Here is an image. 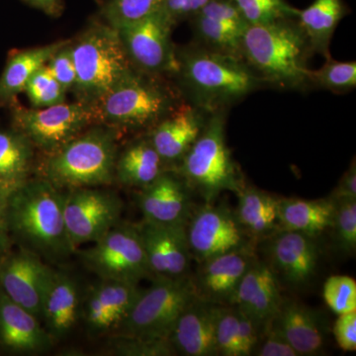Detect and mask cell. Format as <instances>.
I'll list each match as a JSON object with an SVG mask.
<instances>
[{"instance_id":"obj_26","label":"cell","mask_w":356,"mask_h":356,"mask_svg":"<svg viewBox=\"0 0 356 356\" xmlns=\"http://www.w3.org/2000/svg\"><path fill=\"white\" fill-rule=\"evenodd\" d=\"M67 41L56 42L36 48L15 50L9 53L0 76V108L9 106L24 91L28 81L60 50Z\"/></svg>"},{"instance_id":"obj_25","label":"cell","mask_w":356,"mask_h":356,"mask_svg":"<svg viewBox=\"0 0 356 356\" xmlns=\"http://www.w3.org/2000/svg\"><path fill=\"white\" fill-rule=\"evenodd\" d=\"M236 196V219L254 242L264 240L280 231V197L247 184Z\"/></svg>"},{"instance_id":"obj_16","label":"cell","mask_w":356,"mask_h":356,"mask_svg":"<svg viewBox=\"0 0 356 356\" xmlns=\"http://www.w3.org/2000/svg\"><path fill=\"white\" fill-rule=\"evenodd\" d=\"M257 259L254 247H250L200 262L191 276L196 298L214 305H231L241 281Z\"/></svg>"},{"instance_id":"obj_1","label":"cell","mask_w":356,"mask_h":356,"mask_svg":"<svg viewBox=\"0 0 356 356\" xmlns=\"http://www.w3.org/2000/svg\"><path fill=\"white\" fill-rule=\"evenodd\" d=\"M65 191L50 182L29 179L16 187L7 202L3 222L13 243L58 264L76 252L64 216Z\"/></svg>"},{"instance_id":"obj_27","label":"cell","mask_w":356,"mask_h":356,"mask_svg":"<svg viewBox=\"0 0 356 356\" xmlns=\"http://www.w3.org/2000/svg\"><path fill=\"white\" fill-rule=\"evenodd\" d=\"M334 213V203L330 198H280V229L300 232L318 238L331 229Z\"/></svg>"},{"instance_id":"obj_39","label":"cell","mask_w":356,"mask_h":356,"mask_svg":"<svg viewBox=\"0 0 356 356\" xmlns=\"http://www.w3.org/2000/svg\"><path fill=\"white\" fill-rule=\"evenodd\" d=\"M215 337L218 355L241 356L238 315L232 305H217Z\"/></svg>"},{"instance_id":"obj_34","label":"cell","mask_w":356,"mask_h":356,"mask_svg":"<svg viewBox=\"0 0 356 356\" xmlns=\"http://www.w3.org/2000/svg\"><path fill=\"white\" fill-rule=\"evenodd\" d=\"M248 25L266 24L287 18H297L299 9L286 0H233Z\"/></svg>"},{"instance_id":"obj_43","label":"cell","mask_w":356,"mask_h":356,"mask_svg":"<svg viewBox=\"0 0 356 356\" xmlns=\"http://www.w3.org/2000/svg\"><path fill=\"white\" fill-rule=\"evenodd\" d=\"M196 14L220 21L242 32L245 31L248 26V23L243 19L242 14L236 8L233 0H210Z\"/></svg>"},{"instance_id":"obj_13","label":"cell","mask_w":356,"mask_h":356,"mask_svg":"<svg viewBox=\"0 0 356 356\" xmlns=\"http://www.w3.org/2000/svg\"><path fill=\"white\" fill-rule=\"evenodd\" d=\"M186 236L192 259L198 264L217 255L254 247V243L241 226L235 211L214 203H204L194 209L186 225Z\"/></svg>"},{"instance_id":"obj_36","label":"cell","mask_w":356,"mask_h":356,"mask_svg":"<svg viewBox=\"0 0 356 356\" xmlns=\"http://www.w3.org/2000/svg\"><path fill=\"white\" fill-rule=\"evenodd\" d=\"M165 0H110L103 8L106 24L115 29L143 19L163 6Z\"/></svg>"},{"instance_id":"obj_32","label":"cell","mask_w":356,"mask_h":356,"mask_svg":"<svg viewBox=\"0 0 356 356\" xmlns=\"http://www.w3.org/2000/svg\"><path fill=\"white\" fill-rule=\"evenodd\" d=\"M95 288L111 314L114 330L132 310L143 291L139 284L113 280H100Z\"/></svg>"},{"instance_id":"obj_3","label":"cell","mask_w":356,"mask_h":356,"mask_svg":"<svg viewBox=\"0 0 356 356\" xmlns=\"http://www.w3.org/2000/svg\"><path fill=\"white\" fill-rule=\"evenodd\" d=\"M177 57L180 86L191 104L207 114L226 110L264 84L242 58L197 42L177 50Z\"/></svg>"},{"instance_id":"obj_46","label":"cell","mask_w":356,"mask_h":356,"mask_svg":"<svg viewBox=\"0 0 356 356\" xmlns=\"http://www.w3.org/2000/svg\"><path fill=\"white\" fill-rule=\"evenodd\" d=\"M210 0H165L161 10L173 24L191 18L198 13Z\"/></svg>"},{"instance_id":"obj_20","label":"cell","mask_w":356,"mask_h":356,"mask_svg":"<svg viewBox=\"0 0 356 356\" xmlns=\"http://www.w3.org/2000/svg\"><path fill=\"white\" fill-rule=\"evenodd\" d=\"M54 341L38 318L0 289V350L10 355H39L50 350Z\"/></svg>"},{"instance_id":"obj_47","label":"cell","mask_w":356,"mask_h":356,"mask_svg":"<svg viewBox=\"0 0 356 356\" xmlns=\"http://www.w3.org/2000/svg\"><path fill=\"white\" fill-rule=\"evenodd\" d=\"M261 337H262V341L261 344H257L259 350H255V355L259 356H299L298 353L283 337L276 334L273 330L264 329Z\"/></svg>"},{"instance_id":"obj_19","label":"cell","mask_w":356,"mask_h":356,"mask_svg":"<svg viewBox=\"0 0 356 356\" xmlns=\"http://www.w3.org/2000/svg\"><path fill=\"white\" fill-rule=\"evenodd\" d=\"M206 115L191 103H184L152 129L149 140L166 166L180 163L202 132Z\"/></svg>"},{"instance_id":"obj_2","label":"cell","mask_w":356,"mask_h":356,"mask_svg":"<svg viewBox=\"0 0 356 356\" xmlns=\"http://www.w3.org/2000/svg\"><path fill=\"white\" fill-rule=\"evenodd\" d=\"M313 54L297 18L248 25L241 41V58L262 83L287 90L311 88L307 63Z\"/></svg>"},{"instance_id":"obj_5","label":"cell","mask_w":356,"mask_h":356,"mask_svg":"<svg viewBox=\"0 0 356 356\" xmlns=\"http://www.w3.org/2000/svg\"><path fill=\"white\" fill-rule=\"evenodd\" d=\"M116 139V132L108 127L81 133L46 154L39 168L42 178L62 191L111 184L118 156Z\"/></svg>"},{"instance_id":"obj_6","label":"cell","mask_w":356,"mask_h":356,"mask_svg":"<svg viewBox=\"0 0 356 356\" xmlns=\"http://www.w3.org/2000/svg\"><path fill=\"white\" fill-rule=\"evenodd\" d=\"M204 203H214L222 192L238 193L245 182L226 140V110L208 114L202 132L175 170Z\"/></svg>"},{"instance_id":"obj_35","label":"cell","mask_w":356,"mask_h":356,"mask_svg":"<svg viewBox=\"0 0 356 356\" xmlns=\"http://www.w3.org/2000/svg\"><path fill=\"white\" fill-rule=\"evenodd\" d=\"M334 219L330 231L339 252L353 254L356 250V199L334 201Z\"/></svg>"},{"instance_id":"obj_7","label":"cell","mask_w":356,"mask_h":356,"mask_svg":"<svg viewBox=\"0 0 356 356\" xmlns=\"http://www.w3.org/2000/svg\"><path fill=\"white\" fill-rule=\"evenodd\" d=\"M79 102L92 104L136 70L129 60L117 29L108 24L89 26L70 42Z\"/></svg>"},{"instance_id":"obj_41","label":"cell","mask_w":356,"mask_h":356,"mask_svg":"<svg viewBox=\"0 0 356 356\" xmlns=\"http://www.w3.org/2000/svg\"><path fill=\"white\" fill-rule=\"evenodd\" d=\"M83 316L91 334H102L114 330L111 314L95 286L90 288L84 299Z\"/></svg>"},{"instance_id":"obj_50","label":"cell","mask_w":356,"mask_h":356,"mask_svg":"<svg viewBox=\"0 0 356 356\" xmlns=\"http://www.w3.org/2000/svg\"><path fill=\"white\" fill-rule=\"evenodd\" d=\"M13 248V242L9 236L6 225L3 222H0V262Z\"/></svg>"},{"instance_id":"obj_51","label":"cell","mask_w":356,"mask_h":356,"mask_svg":"<svg viewBox=\"0 0 356 356\" xmlns=\"http://www.w3.org/2000/svg\"><path fill=\"white\" fill-rule=\"evenodd\" d=\"M14 189L15 188H10L6 185L0 184V222H3L7 202H8L9 196Z\"/></svg>"},{"instance_id":"obj_28","label":"cell","mask_w":356,"mask_h":356,"mask_svg":"<svg viewBox=\"0 0 356 356\" xmlns=\"http://www.w3.org/2000/svg\"><path fill=\"white\" fill-rule=\"evenodd\" d=\"M151 140H136L117 156L115 178L129 187L143 188L168 170Z\"/></svg>"},{"instance_id":"obj_14","label":"cell","mask_w":356,"mask_h":356,"mask_svg":"<svg viewBox=\"0 0 356 356\" xmlns=\"http://www.w3.org/2000/svg\"><path fill=\"white\" fill-rule=\"evenodd\" d=\"M266 264L280 285L297 290L310 284L321 259L318 238L296 231L280 229L264 238Z\"/></svg>"},{"instance_id":"obj_33","label":"cell","mask_w":356,"mask_h":356,"mask_svg":"<svg viewBox=\"0 0 356 356\" xmlns=\"http://www.w3.org/2000/svg\"><path fill=\"white\" fill-rule=\"evenodd\" d=\"M310 86L325 89L334 93H344L356 86V63L339 62L332 57L325 58L321 69L309 70Z\"/></svg>"},{"instance_id":"obj_8","label":"cell","mask_w":356,"mask_h":356,"mask_svg":"<svg viewBox=\"0 0 356 356\" xmlns=\"http://www.w3.org/2000/svg\"><path fill=\"white\" fill-rule=\"evenodd\" d=\"M153 281V285L143 290L132 310L117 325L114 337L168 339L178 316L195 298L191 276Z\"/></svg>"},{"instance_id":"obj_23","label":"cell","mask_w":356,"mask_h":356,"mask_svg":"<svg viewBox=\"0 0 356 356\" xmlns=\"http://www.w3.org/2000/svg\"><path fill=\"white\" fill-rule=\"evenodd\" d=\"M79 308L81 294L76 280L65 271L51 267L42 303L41 321L54 341L67 336L74 329Z\"/></svg>"},{"instance_id":"obj_48","label":"cell","mask_w":356,"mask_h":356,"mask_svg":"<svg viewBox=\"0 0 356 356\" xmlns=\"http://www.w3.org/2000/svg\"><path fill=\"white\" fill-rule=\"evenodd\" d=\"M332 201L343 200V199H356V163L355 159L351 161L348 170L343 173L339 184L330 194Z\"/></svg>"},{"instance_id":"obj_11","label":"cell","mask_w":356,"mask_h":356,"mask_svg":"<svg viewBox=\"0 0 356 356\" xmlns=\"http://www.w3.org/2000/svg\"><path fill=\"white\" fill-rule=\"evenodd\" d=\"M175 26L159 11L117 29L131 64L136 70L152 76L175 74L177 50L172 41Z\"/></svg>"},{"instance_id":"obj_12","label":"cell","mask_w":356,"mask_h":356,"mask_svg":"<svg viewBox=\"0 0 356 356\" xmlns=\"http://www.w3.org/2000/svg\"><path fill=\"white\" fill-rule=\"evenodd\" d=\"M123 203L116 193L97 187L65 191L64 216L72 247L97 242L121 222Z\"/></svg>"},{"instance_id":"obj_42","label":"cell","mask_w":356,"mask_h":356,"mask_svg":"<svg viewBox=\"0 0 356 356\" xmlns=\"http://www.w3.org/2000/svg\"><path fill=\"white\" fill-rule=\"evenodd\" d=\"M70 43V41H67L60 50L56 51L46 65L65 91L74 89L76 81V67L72 60Z\"/></svg>"},{"instance_id":"obj_18","label":"cell","mask_w":356,"mask_h":356,"mask_svg":"<svg viewBox=\"0 0 356 356\" xmlns=\"http://www.w3.org/2000/svg\"><path fill=\"white\" fill-rule=\"evenodd\" d=\"M193 192L179 173L165 170L151 184L140 188L138 203L144 221L186 227L195 209L192 202Z\"/></svg>"},{"instance_id":"obj_4","label":"cell","mask_w":356,"mask_h":356,"mask_svg":"<svg viewBox=\"0 0 356 356\" xmlns=\"http://www.w3.org/2000/svg\"><path fill=\"white\" fill-rule=\"evenodd\" d=\"M177 95L158 76L134 70L90 105L95 124L113 130L153 129L177 108Z\"/></svg>"},{"instance_id":"obj_17","label":"cell","mask_w":356,"mask_h":356,"mask_svg":"<svg viewBox=\"0 0 356 356\" xmlns=\"http://www.w3.org/2000/svg\"><path fill=\"white\" fill-rule=\"evenodd\" d=\"M138 229L153 280H179L191 276L192 257L186 227L163 226L143 221L138 225Z\"/></svg>"},{"instance_id":"obj_40","label":"cell","mask_w":356,"mask_h":356,"mask_svg":"<svg viewBox=\"0 0 356 356\" xmlns=\"http://www.w3.org/2000/svg\"><path fill=\"white\" fill-rule=\"evenodd\" d=\"M323 296L337 315L356 311V282L346 275H332L325 280Z\"/></svg>"},{"instance_id":"obj_29","label":"cell","mask_w":356,"mask_h":356,"mask_svg":"<svg viewBox=\"0 0 356 356\" xmlns=\"http://www.w3.org/2000/svg\"><path fill=\"white\" fill-rule=\"evenodd\" d=\"M348 13L343 0H315L299 10L297 21L305 33L314 53L332 57L330 44L337 25Z\"/></svg>"},{"instance_id":"obj_44","label":"cell","mask_w":356,"mask_h":356,"mask_svg":"<svg viewBox=\"0 0 356 356\" xmlns=\"http://www.w3.org/2000/svg\"><path fill=\"white\" fill-rule=\"evenodd\" d=\"M236 308V307H235ZM238 315V343H240L241 356L254 355L261 339V331L252 318L247 314L236 309Z\"/></svg>"},{"instance_id":"obj_45","label":"cell","mask_w":356,"mask_h":356,"mask_svg":"<svg viewBox=\"0 0 356 356\" xmlns=\"http://www.w3.org/2000/svg\"><path fill=\"white\" fill-rule=\"evenodd\" d=\"M337 316L332 329L334 339L341 350L353 353L356 350V311Z\"/></svg>"},{"instance_id":"obj_10","label":"cell","mask_w":356,"mask_h":356,"mask_svg":"<svg viewBox=\"0 0 356 356\" xmlns=\"http://www.w3.org/2000/svg\"><path fill=\"white\" fill-rule=\"evenodd\" d=\"M8 107L13 128L46 154L55 153L95 124L90 105L81 102L27 108L15 100Z\"/></svg>"},{"instance_id":"obj_49","label":"cell","mask_w":356,"mask_h":356,"mask_svg":"<svg viewBox=\"0 0 356 356\" xmlns=\"http://www.w3.org/2000/svg\"><path fill=\"white\" fill-rule=\"evenodd\" d=\"M28 6L39 9L51 17H58L64 11L63 0H22Z\"/></svg>"},{"instance_id":"obj_38","label":"cell","mask_w":356,"mask_h":356,"mask_svg":"<svg viewBox=\"0 0 356 356\" xmlns=\"http://www.w3.org/2000/svg\"><path fill=\"white\" fill-rule=\"evenodd\" d=\"M110 353L121 356H173L177 355L168 337H114L110 343Z\"/></svg>"},{"instance_id":"obj_21","label":"cell","mask_w":356,"mask_h":356,"mask_svg":"<svg viewBox=\"0 0 356 356\" xmlns=\"http://www.w3.org/2000/svg\"><path fill=\"white\" fill-rule=\"evenodd\" d=\"M280 287L268 264L257 259L241 281L231 305L252 318L262 332L282 303Z\"/></svg>"},{"instance_id":"obj_30","label":"cell","mask_w":356,"mask_h":356,"mask_svg":"<svg viewBox=\"0 0 356 356\" xmlns=\"http://www.w3.org/2000/svg\"><path fill=\"white\" fill-rule=\"evenodd\" d=\"M34 147L15 129L0 130V184L16 188L29 180Z\"/></svg>"},{"instance_id":"obj_31","label":"cell","mask_w":356,"mask_h":356,"mask_svg":"<svg viewBox=\"0 0 356 356\" xmlns=\"http://www.w3.org/2000/svg\"><path fill=\"white\" fill-rule=\"evenodd\" d=\"M197 43L210 50L241 58L243 32L212 18L195 14L191 18Z\"/></svg>"},{"instance_id":"obj_22","label":"cell","mask_w":356,"mask_h":356,"mask_svg":"<svg viewBox=\"0 0 356 356\" xmlns=\"http://www.w3.org/2000/svg\"><path fill=\"white\" fill-rule=\"evenodd\" d=\"M217 305L194 298L178 316L170 341L177 355H218L215 323Z\"/></svg>"},{"instance_id":"obj_15","label":"cell","mask_w":356,"mask_h":356,"mask_svg":"<svg viewBox=\"0 0 356 356\" xmlns=\"http://www.w3.org/2000/svg\"><path fill=\"white\" fill-rule=\"evenodd\" d=\"M51 267L25 248H11L0 262V289L41 321L42 303Z\"/></svg>"},{"instance_id":"obj_37","label":"cell","mask_w":356,"mask_h":356,"mask_svg":"<svg viewBox=\"0 0 356 356\" xmlns=\"http://www.w3.org/2000/svg\"><path fill=\"white\" fill-rule=\"evenodd\" d=\"M24 92L33 108H44L64 103L67 91L44 65L33 74L26 86Z\"/></svg>"},{"instance_id":"obj_9","label":"cell","mask_w":356,"mask_h":356,"mask_svg":"<svg viewBox=\"0 0 356 356\" xmlns=\"http://www.w3.org/2000/svg\"><path fill=\"white\" fill-rule=\"evenodd\" d=\"M79 254L84 266L100 280L134 284L153 280L139 229L130 222H118Z\"/></svg>"},{"instance_id":"obj_24","label":"cell","mask_w":356,"mask_h":356,"mask_svg":"<svg viewBox=\"0 0 356 356\" xmlns=\"http://www.w3.org/2000/svg\"><path fill=\"white\" fill-rule=\"evenodd\" d=\"M264 329L285 339L301 355H315L324 348V332L315 312L296 300L284 299Z\"/></svg>"}]
</instances>
